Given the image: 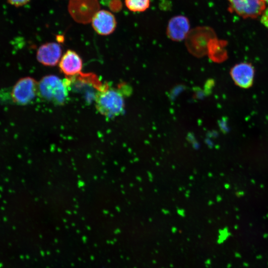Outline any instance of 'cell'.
Masks as SVG:
<instances>
[{"label": "cell", "instance_id": "1", "mask_svg": "<svg viewBox=\"0 0 268 268\" xmlns=\"http://www.w3.org/2000/svg\"><path fill=\"white\" fill-rule=\"evenodd\" d=\"M95 107L102 115L109 118H114L123 111L125 102L121 92L110 87L108 84L94 96Z\"/></svg>", "mask_w": 268, "mask_h": 268}, {"label": "cell", "instance_id": "2", "mask_svg": "<svg viewBox=\"0 0 268 268\" xmlns=\"http://www.w3.org/2000/svg\"><path fill=\"white\" fill-rule=\"evenodd\" d=\"M68 87L65 79L54 75L44 76L38 83V95L58 105L64 104L68 95Z\"/></svg>", "mask_w": 268, "mask_h": 268}, {"label": "cell", "instance_id": "3", "mask_svg": "<svg viewBox=\"0 0 268 268\" xmlns=\"http://www.w3.org/2000/svg\"><path fill=\"white\" fill-rule=\"evenodd\" d=\"M216 38L214 31L207 26H200L190 30L186 38V46L196 56L205 54L210 40Z\"/></svg>", "mask_w": 268, "mask_h": 268}, {"label": "cell", "instance_id": "4", "mask_svg": "<svg viewBox=\"0 0 268 268\" xmlns=\"http://www.w3.org/2000/svg\"><path fill=\"white\" fill-rule=\"evenodd\" d=\"M38 83L35 79L29 76L19 79L11 90L13 102L21 105L29 103L38 95Z\"/></svg>", "mask_w": 268, "mask_h": 268}, {"label": "cell", "instance_id": "5", "mask_svg": "<svg viewBox=\"0 0 268 268\" xmlns=\"http://www.w3.org/2000/svg\"><path fill=\"white\" fill-rule=\"evenodd\" d=\"M97 0H71L69 3V12L77 22L85 23L91 20L99 10Z\"/></svg>", "mask_w": 268, "mask_h": 268}, {"label": "cell", "instance_id": "6", "mask_svg": "<svg viewBox=\"0 0 268 268\" xmlns=\"http://www.w3.org/2000/svg\"><path fill=\"white\" fill-rule=\"evenodd\" d=\"M229 9L244 18H255L266 8L264 0H227Z\"/></svg>", "mask_w": 268, "mask_h": 268}, {"label": "cell", "instance_id": "7", "mask_svg": "<svg viewBox=\"0 0 268 268\" xmlns=\"http://www.w3.org/2000/svg\"><path fill=\"white\" fill-rule=\"evenodd\" d=\"M230 73L233 81L238 87L247 89L252 86L255 69L251 64L243 62L236 64L231 68Z\"/></svg>", "mask_w": 268, "mask_h": 268}, {"label": "cell", "instance_id": "8", "mask_svg": "<svg viewBox=\"0 0 268 268\" xmlns=\"http://www.w3.org/2000/svg\"><path fill=\"white\" fill-rule=\"evenodd\" d=\"M91 22L96 32L103 36L112 33L117 26L115 17L106 10H99L93 16Z\"/></svg>", "mask_w": 268, "mask_h": 268}, {"label": "cell", "instance_id": "9", "mask_svg": "<svg viewBox=\"0 0 268 268\" xmlns=\"http://www.w3.org/2000/svg\"><path fill=\"white\" fill-rule=\"evenodd\" d=\"M62 50L57 43L49 42L44 44L38 48L36 57L38 61L43 65L55 66L61 60Z\"/></svg>", "mask_w": 268, "mask_h": 268}, {"label": "cell", "instance_id": "10", "mask_svg": "<svg viewBox=\"0 0 268 268\" xmlns=\"http://www.w3.org/2000/svg\"><path fill=\"white\" fill-rule=\"evenodd\" d=\"M190 24L187 17L183 15L175 16L169 21L166 33L171 40L176 41L186 39L190 31Z\"/></svg>", "mask_w": 268, "mask_h": 268}, {"label": "cell", "instance_id": "11", "mask_svg": "<svg viewBox=\"0 0 268 268\" xmlns=\"http://www.w3.org/2000/svg\"><path fill=\"white\" fill-rule=\"evenodd\" d=\"M59 67L67 76H73L81 72L82 61L75 51L68 50L61 58Z\"/></svg>", "mask_w": 268, "mask_h": 268}, {"label": "cell", "instance_id": "12", "mask_svg": "<svg viewBox=\"0 0 268 268\" xmlns=\"http://www.w3.org/2000/svg\"><path fill=\"white\" fill-rule=\"evenodd\" d=\"M127 8L133 12H142L150 5V0H125Z\"/></svg>", "mask_w": 268, "mask_h": 268}, {"label": "cell", "instance_id": "13", "mask_svg": "<svg viewBox=\"0 0 268 268\" xmlns=\"http://www.w3.org/2000/svg\"><path fill=\"white\" fill-rule=\"evenodd\" d=\"M11 5L15 7L23 6L30 1V0H6Z\"/></svg>", "mask_w": 268, "mask_h": 268}, {"label": "cell", "instance_id": "14", "mask_svg": "<svg viewBox=\"0 0 268 268\" xmlns=\"http://www.w3.org/2000/svg\"><path fill=\"white\" fill-rule=\"evenodd\" d=\"M261 22L267 28H268V7L265 8L261 15Z\"/></svg>", "mask_w": 268, "mask_h": 268}, {"label": "cell", "instance_id": "15", "mask_svg": "<svg viewBox=\"0 0 268 268\" xmlns=\"http://www.w3.org/2000/svg\"><path fill=\"white\" fill-rule=\"evenodd\" d=\"M111 4V9L114 11H119L122 7V3L119 0H114Z\"/></svg>", "mask_w": 268, "mask_h": 268}, {"label": "cell", "instance_id": "16", "mask_svg": "<svg viewBox=\"0 0 268 268\" xmlns=\"http://www.w3.org/2000/svg\"><path fill=\"white\" fill-rule=\"evenodd\" d=\"M264 1L266 3H268V0H264Z\"/></svg>", "mask_w": 268, "mask_h": 268}]
</instances>
